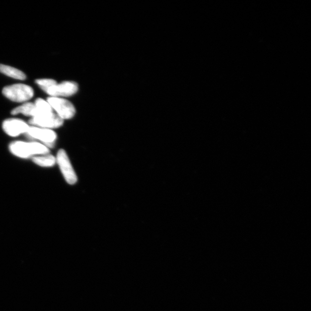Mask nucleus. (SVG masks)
Here are the masks:
<instances>
[{
  "label": "nucleus",
  "mask_w": 311,
  "mask_h": 311,
  "mask_svg": "<svg viewBox=\"0 0 311 311\" xmlns=\"http://www.w3.org/2000/svg\"><path fill=\"white\" fill-rule=\"evenodd\" d=\"M30 128L26 122L17 119H6L3 122L2 128L7 135L16 137L27 133Z\"/></svg>",
  "instance_id": "nucleus-7"
},
{
  "label": "nucleus",
  "mask_w": 311,
  "mask_h": 311,
  "mask_svg": "<svg viewBox=\"0 0 311 311\" xmlns=\"http://www.w3.org/2000/svg\"><path fill=\"white\" fill-rule=\"evenodd\" d=\"M53 110L57 112V114L63 119H70L73 118L76 114V109L70 101L61 97H50L47 100Z\"/></svg>",
  "instance_id": "nucleus-3"
},
{
  "label": "nucleus",
  "mask_w": 311,
  "mask_h": 311,
  "mask_svg": "<svg viewBox=\"0 0 311 311\" xmlns=\"http://www.w3.org/2000/svg\"><path fill=\"white\" fill-rule=\"evenodd\" d=\"M10 153L16 156L27 158L35 155H47L49 153L48 147L38 143L15 142L10 144Z\"/></svg>",
  "instance_id": "nucleus-1"
},
{
  "label": "nucleus",
  "mask_w": 311,
  "mask_h": 311,
  "mask_svg": "<svg viewBox=\"0 0 311 311\" xmlns=\"http://www.w3.org/2000/svg\"><path fill=\"white\" fill-rule=\"evenodd\" d=\"M56 162L59 165L61 172L66 181L70 184H74L78 181L77 173L72 167L70 158L63 150H60L58 153Z\"/></svg>",
  "instance_id": "nucleus-4"
},
{
  "label": "nucleus",
  "mask_w": 311,
  "mask_h": 311,
  "mask_svg": "<svg viewBox=\"0 0 311 311\" xmlns=\"http://www.w3.org/2000/svg\"><path fill=\"white\" fill-rule=\"evenodd\" d=\"M2 93L6 98L15 102H26L34 96L31 86L22 84L6 86L3 89Z\"/></svg>",
  "instance_id": "nucleus-2"
},
{
  "label": "nucleus",
  "mask_w": 311,
  "mask_h": 311,
  "mask_svg": "<svg viewBox=\"0 0 311 311\" xmlns=\"http://www.w3.org/2000/svg\"><path fill=\"white\" fill-rule=\"evenodd\" d=\"M31 138L38 140L46 144H53L57 139V135L52 130L38 127H30L27 132Z\"/></svg>",
  "instance_id": "nucleus-8"
},
{
  "label": "nucleus",
  "mask_w": 311,
  "mask_h": 311,
  "mask_svg": "<svg viewBox=\"0 0 311 311\" xmlns=\"http://www.w3.org/2000/svg\"><path fill=\"white\" fill-rule=\"evenodd\" d=\"M36 82L45 92L50 86L57 83L53 79H37Z\"/></svg>",
  "instance_id": "nucleus-13"
},
{
  "label": "nucleus",
  "mask_w": 311,
  "mask_h": 311,
  "mask_svg": "<svg viewBox=\"0 0 311 311\" xmlns=\"http://www.w3.org/2000/svg\"><path fill=\"white\" fill-rule=\"evenodd\" d=\"M78 89L77 83L73 81H64L60 84H54L47 90L46 93L52 97H67L75 95Z\"/></svg>",
  "instance_id": "nucleus-6"
},
{
  "label": "nucleus",
  "mask_w": 311,
  "mask_h": 311,
  "mask_svg": "<svg viewBox=\"0 0 311 311\" xmlns=\"http://www.w3.org/2000/svg\"><path fill=\"white\" fill-rule=\"evenodd\" d=\"M11 114L16 115L18 114H22L27 116L35 117L37 114V108H36L35 104L32 103H27L17 108H14L12 111Z\"/></svg>",
  "instance_id": "nucleus-10"
},
{
  "label": "nucleus",
  "mask_w": 311,
  "mask_h": 311,
  "mask_svg": "<svg viewBox=\"0 0 311 311\" xmlns=\"http://www.w3.org/2000/svg\"><path fill=\"white\" fill-rule=\"evenodd\" d=\"M0 72L10 78L21 80H24L26 78V75L23 72L8 65L0 64Z\"/></svg>",
  "instance_id": "nucleus-9"
},
{
  "label": "nucleus",
  "mask_w": 311,
  "mask_h": 311,
  "mask_svg": "<svg viewBox=\"0 0 311 311\" xmlns=\"http://www.w3.org/2000/svg\"><path fill=\"white\" fill-rule=\"evenodd\" d=\"M30 124L38 126V128L54 129L60 128L64 124V119L53 112L50 114L32 118Z\"/></svg>",
  "instance_id": "nucleus-5"
},
{
  "label": "nucleus",
  "mask_w": 311,
  "mask_h": 311,
  "mask_svg": "<svg viewBox=\"0 0 311 311\" xmlns=\"http://www.w3.org/2000/svg\"><path fill=\"white\" fill-rule=\"evenodd\" d=\"M32 161L41 167H50L55 165L56 158L52 155L47 154L34 156L32 157Z\"/></svg>",
  "instance_id": "nucleus-11"
},
{
  "label": "nucleus",
  "mask_w": 311,
  "mask_h": 311,
  "mask_svg": "<svg viewBox=\"0 0 311 311\" xmlns=\"http://www.w3.org/2000/svg\"><path fill=\"white\" fill-rule=\"evenodd\" d=\"M35 105L37 108V114H36L35 117L53 113L52 107L47 101L42 99H38L36 100Z\"/></svg>",
  "instance_id": "nucleus-12"
}]
</instances>
